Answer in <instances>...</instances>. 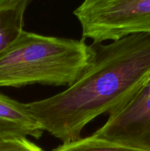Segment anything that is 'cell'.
<instances>
[{"mask_svg": "<svg viewBox=\"0 0 150 151\" xmlns=\"http://www.w3.org/2000/svg\"><path fill=\"white\" fill-rule=\"evenodd\" d=\"M0 151H44L26 138L1 139Z\"/></svg>", "mask_w": 150, "mask_h": 151, "instance_id": "cell-8", "label": "cell"}, {"mask_svg": "<svg viewBox=\"0 0 150 151\" xmlns=\"http://www.w3.org/2000/svg\"><path fill=\"white\" fill-rule=\"evenodd\" d=\"M29 0H0V53L24 30Z\"/></svg>", "mask_w": 150, "mask_h": 151, "instance_id": "cell-6", "label": "cell"}, {"mask_svg": "<svg viewBox=\"0 0 150 151\" xmlns=\"http://www.w3.org/2000/svg\"><path fill=\"white\" fill-rule=\"evenodd\" d=\"M44 131L26 103L0 94V139L27 137L38 139Z\"/></svg>", "mask_w": 150, "mask_h": 151, "instance_id": "cell-5", "label": "cell"}, {"mask_svg": "<svg viewBox=\"0 0 150 151\" xmlns=\"http://www.w3.org/2000/svg\"><path fill=\"white\" fill-rule=\"evenodd\" d=\"M92 44L23 30L0 53V87L41 84L69 87L91 67Z\"/></svg>", "mask_w": 150, "mask_h": 151, "instance_id": "cell-2", "label": "cell"}, {"mask_svg": "<svg viewBox=\"0 0 150 151\" xmlns=\"http://www.w3.org/2000/svg\"><path fill=\"white\" fill-rule=\"evenodd\" d=\"M74 15L93 44L150 34V0H85Z\"/></svg>", "mask_w": 150, "mask_h": 151, "instance_id": "cell-3", "label": "cell"}, {"mask_svg": "<svg viewBox=\"0 0 150 151\" xmlns=\"http://www.w3.org/2000/svg\"><path fill=\"white\" fill-rule=\"evenodd\" d=\"M52 151H150V150L124 145L93 134L88 137H80L74 141L63 143Z\"/></svg>", "mask_w": 150, "mask_h": 151, "instance_id": "cell-7", "label": "cell"}, {"mask_svg": "<svg viewBox=\"0 0 150 151\" xmlns=\"http://www.w3.org/2000/svg\"><path fill=\"white\" fill-rule=\"evenodd\" d=\"M92 45L94 61L77 81L55 95L26 103L43 130L63 143L80 138L97 116L121 108L150 78V34Z\"/></svg>", "mask_w": 150, "mask_h": 151, "instance_id": "cell-1", "label": "cell"}, {"mask_svg": "<svg viewBox=\"0 0 150 151\" xmlns=\"http://www.w3.org/2000/svg\"><path fill=\"white\" fill-rule=\"evenodd\" d=\"M94 134L124 145L150 150V78Z\"/></svg>", "mask_w": 150, "mask_h": 151, "instance_id": "cell-4", "label": "cell"}]
</instances>
